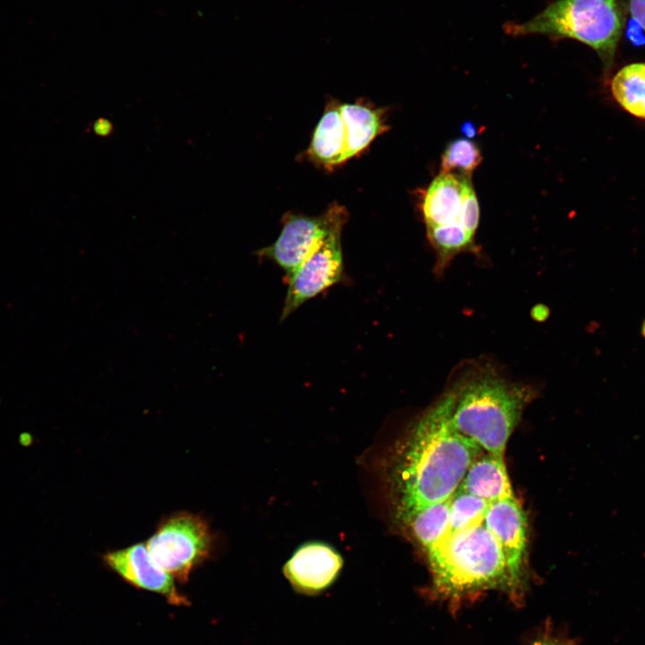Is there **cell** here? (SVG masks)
I'll return each instance as SVG.
<instances>
[{"label": "cell", "mask_w": 645, "mask_h": 645, "mask_svg": "<svg viewBox=\"0 0 645 645\" xmlns=\"http://www.w3.org/2000/svg\"><path fill=\"white\" fill-rule=\"evenodd\" d=\"M482 453L475 442L452 427L442 395L412 425L391 456L388 481L396 518L406 524L419 510L451 498Z\"/></svg>", "instance_id": "6da1fadb"}, {"label": "cell", "mask_w": 645, "mask_h": 645, "mask_svg": "<svg viewBox=\"0 0 645 645\" xmlns=\"http://www.w3.org/2000/svg\"><path fill=\"white\" fill-rule=\"evenodd\" d=\"M449 380L443 396L452 427L486 452L503 456L536 388L509 378L486 359L464 362Z\"/></svg>", "instance_id": "7a4b0ae2"}, {"label": "cell", "mask_w": 645, "mask_h": 645, "mask_svg": "<svg viewBox=\"0 0 645 645\" xmlns=\"http://www.w3.org/2000/svg\"><path fill=\"white\" fill-rule=\"evenodd\" d=\"M426 555L434 595L452 611L490 589L506 593L516 606L523 602L525 589L512 576L498 542L484 524L451 534Z\"/></svg>", "instance_id": "3957f363"}, {"label": "cell", "mask_w": 645, "mask_h": 645, "mask_svg": "<svg viewBox=\"0 0 645 645\" xmlns=\"http://www.w3.org/2000/svg\"><path fill=\"white\" fill-rule=\"evenodd\" d=\"M626 19L622 0H556L523 22L503 26L511 36L572 39L594 49L610 66Z\"/></svg>", "instance_id": "277c9868"}, {"label": "cell", "mask_w": 645, "mask_h": 645, "mask_svg": "<svg viewBox=\"0 0 645 645\" xmlns=\"http://www.w3.org/2000/svg\"><path fill=\"white\" fill-rule=\"evenodd\" d=\"M156 564L180 582L211 557L214 537L200 514L180 511L162 519L145 542Z\"/></svg>", "instance_id": "5b68a950"}, {"label": "cell", "mask_w": 645, "mask_h": 645, "mask_svg": "<svg viewBox=\"0 0 645 645\" xmlns=\"http://www.w3.org/2000/svg\"><path fill=\"white\" fill-rule=\"evenodd\" d=\"M347 219L346 210L338 204L319 217L288 215L278 238L257 254L275 262L288 279L333 230L343 228Z\"/></svg>", "instance_id": "8992f818"}, {"label": "cell", "mask_w": 645, "mask_h": 645, "mask_svg": "<svg viewBox=\"0 0 645 645\" xmlns=\"http://www.w3.org/2000/svg\"><path fill=\"white\" fill-rule=\"evenodd\" d=\"M341 229L342 228L333 230L288 279L286 298L280 314L281 321L305 302L342 279L344 263Z\"/></svg>", "instance_id": "52a82bcc"}, {"label": "cell", "mask_w": 645, "mask_h": 645, "mask_svg": "<svg viewBox=\"0 0 645 645\" xmlns=\"http://www.w3.org/2000/svg\"><path fill=\"white\" fill-rule=\"evenodd\" d=\"M483 524L498 542L512 576L526 589L527 519L516 497L490 503Z\"/></svg>", "instance_id": "ba28073f"}, {"label": "cell", "mask_w": 645, "mask_h": 645, "mask_svg": "<svg viewBox=\"0 0 645 645\" xmlns=\"http://www.w3.org/2000/svg\"><path fill=\"white\" fill-rule=\"evenodd\" d=\"M106 565L130 584L164 596L174 605H186L174 578L151 559L145 543L109 551L102 557Z\"/></svg>", "instance_id": "9c48e42d"}, {"label": "cell", "mask_w": 645, "mask_h": 645, "mask_svg": "<svg viewBox=\"0 0 645 645\" xmlns=\"http://www.w3.org/2000/svg\"><path fill=\"white\" fill-rule=\"evenodd\" d=\"M341 566V557L331 547L313 543L301 546L293 555L284 573L295 589L315 595L332 584Z\"/></svg>", "instance_id": "30bf717a"}, {"label": "cell", "mask_w": 645, "mask_h": 645, "mask_svg": "<svg viewBox=\"0 0 645 645\" xmlns=\"http://www.w3.org/2000/svg\"><path fill=\"white\" fill-rule=\"evenodd\" d=\"M470 186V176L440 173L431 182L422 200L421 209L426 228L452 226L464 228L460 223V216L464 197Z\"/></svg>", "instance_id": "8fae6325"}, {"label": "cell", "mask_w": 645, "mask_h": 645, "mask_svg": "<svg viewBox=\"0 0 645 645\" xmlns=\"http://www.w3.org/2000/svg\"><path fill=\"white\" fill-rule=\"evenodd\" d=\"M488 503L515 496L503 456L480 454L468 469L460 486Z\"/></svg>", "instance_id": "7c38bea8"}, {"label": "cell", "mask_w": 645, "mask_h": 645, "mask_svg": "<svg viewBox=\"0 0 645 645\" xmlns=\"http://www.w3.org/2000/svg\"><path fill=\"white\" fill-rule=\"evenodd\" d=\"M339 109L346 130V161L366 148L386 126L379 110L359 104L340 105Z\"/></svg>", "instance_id": "4fadbf2b"}, {"label": "cell", "mask_w": 645, "mask_h": 645, "mask_svg": "<svg viewBox=\"0 0 645 645\" xmlns=\"http://www.w3.org/2000/svg\"><path fill=\"white\" fill-rule=\"evenodd\" d=\"M346 130L339 106L326 109L320 119L308 150L315 161L325 166L344 162Z\"/></svg>", "instance_id": "5bb4252c"}, {"label": "cell", "mask_w": 645, "mask_h": 645, "mask_svg": "<svg viewBox=\"0 0 645 645\" xmlns=\"http://www.w3.org/2000/svg\"><path fill=\"white\" fill-rule=\"evenodd\" d=\"M449 506L450 498L430 504L416 512L406 523L426 554L451 535Z\"/></svg>", "instance_id": "9a60e30c"}, {"label": "cell", "mask_w": 645, "mask_h": 645, "mask_svg": "<svg viewBox=\"0 0 645 645\" xmlns=\"http://www.w3.org/2000/svg\"><path fill=\"white\" fill-rule=\"evenodd\" d=\"M616 102L628 113L645 119V63H634L619 70L611 82Z\"/></svg>", "instance_id": "2e32d148"}, {"label": "cell", "mask_w": 645, "mask_h": 645, "mask_svg": "<svg viewBox=\"0 0 645 645\" xmlns=\"http://www.w3.org/2000/svg\"><path fill=\"white\" fill-rule=\"evenodd\" d=\"M489 504L459 487L450 498L451 534L482 525Z\"/></svg>", "instance_id": "e0dca14e"}, {"label": "cell", "mask_w": 645, "mask_h": 645, "mask_svg": "<svg viewBox=\"0 0 645 645\" xmlns=\"http://www.w3.org/2000/svg\"><path fill=\"white\" fill-rule=\"evenodd\" d=\"M482 161L477 142L457 138L450 142L442 155L440 173H456L470 176Z\"/></svg>", "instance_id": "ac0fdd59"}, {"label": "cell", "mask_w": 645, "mask_h": 645, "mask_svg": "<svg viewBox=\"0 0 645 645\" xmlns=\"http://www.w3.org/2000/svg\"><path fill=\"white\" fill-rule=\"evenodd\" d=\"M479 205L472 185L464 197L460 223L468 232L475 236L479 223Z\"/></svg>", "instance_id": "d6986e66"}, {"label": "cell", "mask_w": 645, "mask_h": 645, "mask_svg": "<svg viewBox=\"0 0 645 645\" xmlns=\"http://www.w3.org/2000/svg\"><path fill=\"white\" fill-rule=\"evenodd\" d=\"M530 645H574L572 640L556 632L552 624L547 623L543 632L531 642Z\"/></svg>", "instance_id": "ffe728a7"}, {"label": "cell", "mask_w": 645, "mask_h": 645, "mask_svg": "<svg viewBox=\"0 0 645 645\" xmlns=\"http://www.w3.org/2000/svg\"><path fill=\"white\" fill-rule=\"evenodd\" d=\"M628 9L632 18L645 30V0H629Z\"/></svg>", "instance_id": "44dd1931"}, {"label": "cell", "mask_w": 645, "mask_h": 645, "mask_svg": "<svg viewBox=\"0 0 645 645\" xmlns=\"http://www.w3.org/2000/svg\"><path fill=\"white\" fill-rule=\"evenodd\" d=\"M111 130V125L107 120L99 119L94 124V131L100 136L108 134Z\"/></svg>", "instance_id": "7402d4cb"}, {"label": "cell", "mask_w": 645, "mask_h": 645, "mask_svg": "<svg viewBox=\"0 0 645 645\" xmlns=\"http://www.w3.org/2000/svg\"><path fill=\"white\" fill-rule=\"evenodd\" d=\"M18 441L22 447L27 448L34 443L35 438L31 433L25 431L20 434Z\"/></svg>", "instance_id": "603a6c76"}, {"label": "cell", "mask_w": 645, "mask_h": 645, "mask_svg": "<svg viewBox=\"0 0 645 645\" xmlns=\"http://www.w3.org/2000/svg\"><path fill=\"white\" fill-rule=\"evenodd\" d=\"M475 128L472 124L465 123L462 131L466 135H469V137H472L475 134Z\"/></svg>", "instance_id": "cb8c5ba5"}, {"label": "cell", "mask_w": 645, "mask_h": 645, "mask_svg": "<svg viewBox=\"0 0 645 645\" xmlns=\"http://www.w3.org/2000/svg\"><path fill=\"white\" fill-rule=\"evenodd\" d=\"M641 334L645 338V321L643 322L641 326Z\"/></svg>", "instance_id": "d4e9b609"}]
</instances>
